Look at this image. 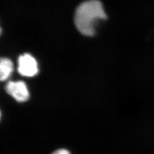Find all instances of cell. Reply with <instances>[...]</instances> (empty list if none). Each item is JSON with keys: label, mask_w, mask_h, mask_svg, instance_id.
I'll use <instances>...</instances> for the list:
<instances>
[{"label": "cell", "mask_w": 154, "mask_h": 154, "mask_svg": "<svg viewBox=\"0 0 154 154\" xmlns=\"http://www.w3.org/2000/svg\"><path fill=\"white\" fill-rule=\"evenodd\" d=\"M107 18L103 6L99 0H89L77 8L75 14V24L83 35L93 36L95 34V23L98 20Z\"/></svg>", "instance_id": "cell-1"}, {"label": "cell", "mask_w": 154, "mask_h": 154, "mask_svg": "<svg viewBox=\"0 0 154 154\" xmlns=\"http://www.w3.org/2000/svg\"><path fill=\"white\" fill-rule=\"evenodd\" d=\"M18 72L25 77H32L35 75L38 72L37 61L29 54L21 55L18 58Z\"/></svg>", "instance_id": "cell-2"}, {"label": "cell", "mask_w": 154, "mask_h": 154, "mask_svg": "<svg viewBox=\"0 0 154 154\" xmlns=\"http://www.w3.org/2000/svg\"><path fill=\"white\" fill-rule=\"evenodd\" d=\"M52 154H70V153L69 151L65 149H60L55 151Z\"/></svg>", "instance_id": "cell-5"}, {"label": "cell", "mask_w": 154, "mask_h": 154, "mask_svg": "<svg viewBox=\"0 0 154 154\" xmlns=\"http://www.w3.org/2000/svg\"><path fill=\"white\" fill-rule=\"evenodd\" d=\"M13 70L11 61L8 58H1L0 63V79L2 81H5L10 75Z\"/></svg>", "instance_id": "cell-4"}, {"label": "cell", "mask_w": 154, "mask_h": 154, "mask_svg": "<svg viewBox=\"0 0 154 154\" xmlns=\"http://www.w3.org/2000/svg\"><path fill=\"white\" fill-rule=\"evenodd\" d=\"M6 91L18 102H25L29 97L26 84L22 81L9 82L6 86Z\"/></svg>", "instance_id": "cell-3"}]
</instances>
